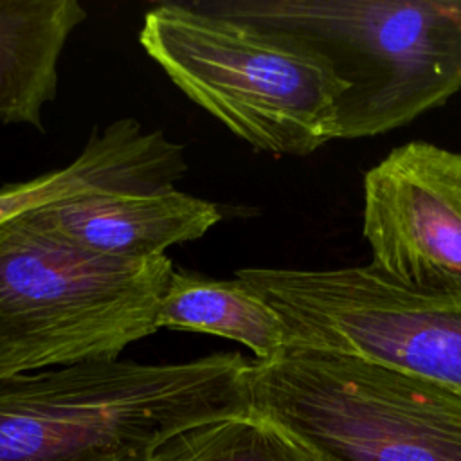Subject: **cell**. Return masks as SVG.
I'll list each match as a JSON object with an SVG mask.
<instances>
[{"instance_id": "11", "label": "cell", "mask_w": 461, "mask_h": 461, "mask_svg": "<svg viewBox=\"0 0 461 461\" xmlns=\"http://www.w3.org/2000/svg\"><path fill=\"white\" fill-rule=\"evenodd\" d=\"M149 461H313L277 427L245 412L185 429L162 443Z\"/></svg>"}, {"instance_id": "4", "label": "cell", "mask_w": 461, "mask_h": 461, "mask_svg": "<svg viewBox=\"0 0 461 461\" xmlns=\"http://www.w3.org/2000/svg\"><path fill=\"white\" fill-rule=\"evenodd\" d=\"M139 41L193 103L259 151L304 157L339 139L344 88L288 36L166 2L144 13Z\"/></svg>"}, {"instance_id": "2", "label": "cell", "mask_w": 461, "mask_h": 461, "mask_svg": "<svg viewBox=\"0 0 461 461\" xmlns=\"http://www.w3.org/2000/svg\"><path fill=\"white\" fill-rule=\"evenodd\" d=\"M288 36L342 85L339 139L396 130L461 90V0H196Z\"/></svg>"}, {"instance_id": "6", "label": "cell", "mask_w": 461, "mask_h": 461, "mask_svg": "<svg viewBox=\"0 0 461 461\" xmlns=\"http://www.w3.org/2000/svg\"><path fill=\"white\" fill-rule=\"evenodd\" d=\"M290 344L378 362L461 396V294L398 285L371 263L333 270L240 268Z\"/></svg>"}, {"instance_id": "5", "label": "cell", "mask_w": 461, "mask_h": 461, "mask_svg": "<svg viewBox=\"0 0 461 461\" xmlns=\"http://www.w3.org/2000/svg\"><path fill=\"white\" fill-rule=\"evenodd\" d=\"M247 380L250 411L313 461H461V396L423 378L288 346Z\"/></svg>"}, {"instance_id": "1", "label": "cell", "mask_w": 461, "mask_h": 461, "mask_svg": "<svg viewBox=\"0 0 461 461\" xmlns=\"http://www.w3.org/2000/svg\"><path fill=\"white\" fill-rule=\"evenodd\" d=\"M249 367L229 351L0 376V461H149L185 429L250 412Z\"/></svg>"}, {"instance_id": "8", "label": "cell", "mask_w": 461, "mask_h": 461, "mask_svg": "<svg viewBox=\"0 0 461 461\" xmlns=\"http://www.w3.org/2000/svg\"><path fill=\"white\" fill-rule=\"evenodd\" d=\"M32 216L81 249L130 261L162 258L169 247L205 236L223 218L216 203L178 189L77 196Z\"/></svg>"}, {"instance_id": "3", "label": "cell", "mask_w": 461, "mask_h": 461, "mask_svg": "<svg viewBox=\"0 0 461 461\" xmlns=\"http://www.w3.org/2000/svg\"><path fill=\"white\" fill-rule=\"evenodd\" d=\"M173 261L90 252L32 212L0 225V376L119 360L158 331Z\"/></svg>"}, {"instance_id": "7", "label": "cell", "mask_w": 461, "mask_h": 461, "mask_svg": "<svg viewBox=\"0 0 461 461\" xmlns=\"http://www.w3.org/2000/svg\"><path fill=\"white\" fill-rule=\"evenodd\" d=\"M371 265L412 290L461 294V151L427 140L391 149L364 175Z\"/></svg>"}, {"instance_id": "9", "label": "cell", "mask_w": 461, "mask_h": 461, "mask_svg": "<svg viewBox=\"0 0 461 461\" xmlns=\"http://www.w3.org/2000/svg\"><path fill=\"white\" fill-rule=\"evenodd\" d=\"M85 20L77 0H0V122L43 130L59 56Z\"/></svg>"}, {"instance_id": "10", "label": "cell", "mask_w": 461, "mask_h": 461, "mask_svg": "<svg viewBox=\"0 0 461 461\" xmlns=\"http://www.w3.org/2000/svg\"><path fill=\"white\" fill-rule=\"evenodd\" d=\"M157 328L229 339L249 348L254 360H270L290 344L279 313L243 281L214 279L185 268H173L167 279Z\"/></svg>"}]
</instances>
